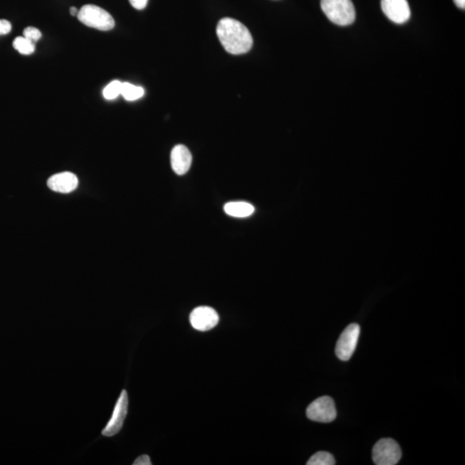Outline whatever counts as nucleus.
Wrapping results in <instances>:
<instances>
[{
	"mask_svg": "<svg viewBox=\"0 0 465 465\" xmlns=\"http://www.w3.org/2000/svg\"><path fill=\"white\" fill-rule=\"evenodd\" d=\"M79 20L90 28L108 31L114 28L115 20L107 11L98 6L85 5L77 15Z\"/></svg>",
	"mask_w": 465,
	"mask_h": 465,
	"instance_id": "obj_3",
	"label": "nucleus"
},
{
	"mask_svg": "<svg viewBox=\"0 0 465 465\" xmlns=\"http://www.w3.org/2000/svg\"><path fill=\"white\" fill-rule=\"evenodd\" d=\"M79 185L75 174L69 172L54 174L48 180V186L53 192L67 194L75 191Z\"/></svg>",
	"mask_w": 465,
	"mask_h": 465,
	"instance_id": "obj_11",
	"label": "nucleus"
},
{
	"mask_svg": "<svg viewBox=\"0 0 465 465\" xmlns=\"http://www.w3.org/2000/svg\"><path fill=\"white\" fill-rule=\"evenodd\" d=\"M381 6L390 21L402 25L409 20L411 11L408 0H381Z\"/></svg>",
	"mask_w": 465,
	"mask_h": 465,
	"instance_id": "obj_9",
	"label": "nucleus"
},
{
	"mask_svg": "<svg viewBox=\"0 0 465 465\" xmlns=\"http://www.w3.org/2000/svg\"><path fill=\"white\" fill-rule=\"evenodd\" d=\"M217 37L227 52L238 56L253 46V37L243 23L230 18L221 19L216 27Z\"/></svg>",
	"mask_w": 465,
	"mask_h": 465,
	"instance_id": "obj_1",
	"label": "nucleus"
},
{
	"mask_svg": "<svg viewBox=\"0 0 465 465\" xmlns=\"http://www.w3.org/2000/svg\"><path fill=\"white\" fill-rule=\"evenodd\" d=\"M130 5L137 10H143L147 5L149 0H129Z\"/></svg>",
	"mask_w": 465,
	"mask_h": 465,
	"instance_id": "obj_19",
	"label": "nucleus"
},
{
	"mask_svg": "<svg viewBox=\"0 0 465 465\" xmlns=\"http://www.w3.org/2000/svg\"><path fill=\"white\" fill-rule=\"evenodd\" d=\"M401 457V448L397 442L392 439L380 440L372 450V459L377 465H395Z\"/></svg>",
	"mask_w": 465,
	"mask_h": 465,
	"instance_id": "obj_4",
	"label": "nucleus"
},
{
	"mask_svg": "<svg viewBox=\"0 0 465 465\" xmlns=\"http://www.w3.org/2000/svg\"><path fill=\"white\" fill-rule=\"evenodd\" d=\"M192 155L184 145H177L170 153V165L178 175H184L191 168Z\"/></svg>",
	"mask_w": 465,
	"mask_h": 465,
	"instance_id": "obj_10",
	"label": "nucleus"
},
{
	"mask_svg": "<svg viewBox=\"0 0 465 465\" xmlns=\"http://www.w3.org/2000/svg\"><path fill=\"white\" fill-rule=\"evenodd\" d=\"M359 335L360 327L358 324H350L345 329L336 344L335 354L338 359L347 361L352 358L356 350Z\"/></svg>",
	"mask_w": 465,
	"mask_h": 465,
	"instance_id": "obj_5",
	"label": "nucleus"
},
{
	"mask_svg": "<svg viewBox=\"0 0 465 465\" xmlns=\"http://www.w3.org/2000/svg\"><path fill=\"white\" fill-rule=\"evenodd\" d=\"M134 465H151L152 464V462H151L150 457L147 455H142L137 457V459L135 460V462L133 463Z\"/></svg>",
	"mask_w": 465,
	"mask_h": 465,
	"instance_id": "obj_20",
	"label": "nucleus"
},
{
	"mask_svg": "<svg viewBox=\"0 0 465 465\" xmlns=\"http://www.w3.org/2000/svg\"><path fill=\"white\" fill-rule=\"evenodd\" d=\"M129 407V397L125 390H123L116 401L112 416L103 429L102 435L104 437H112L118 434L123 428L124 421L128 414Z\"/></svg>",
	"mask_w": 465,
	"mask_h": 465,
	"instance_id": "obj_7",
	"label": "nucleus"
},
{
	"mask_svg": "<svg viewBox=\"0 0 465 465\" xmlns=\"http://www.w3.org/2000/svg\"><path fill=\"white\" fill-rule=\"evenodd\" d=\"M308 465H333L335 464V457L327 452H319L314 454L307 462Z\"/></svg>",
	"mask_w": 465,
	"mask_h": 465,
	"instance_id": "obj_15",
	"label": "nucleus"
},
{
	"mask_svg": "<svg viewBox=\"0 0 465 465\" xmlns=\"http://www.w3.org/2000/svg\"><path fill=\"white\" fill-rule=\"evenodd\" d=\"M13 48L17 50L18 53L25 54V56H30L33 54L36 46L34 42L29 40L25 37H16L13 41Z\"/></svg>",
	"mask_w": 465,
	"mask_h": 465,
	"instance_id": "obj_14",
	"label": "nucleus"
},
{
	"mask_svg": "<svg viewBox=\"0 0 465 465\" xmlns=\"http://www.w3.org/2000/svg\"><path fill=\"white\" fill-rule=\"evenodd\" d=\"M255 209L247 202H230L224 205V211L227 215L237 218H245L254 214Z\"/></svg>",
	"mask_w": 465,
	"mask_h": 465,
	"instance_id": "obj_12",
	"label": "nucleus"
},
{
	"mask_svg": "<svg viewBox=\"0 0 465 465\" xmlns=\"http://www.w3.org/2000/svg\"><path fill=\"white\" fill-rule=\"evenodd\" d=\"M79 11L78 10L76 7H71L70 8V14L72 16H77L78 13H79Z\"/></svg>",
	"mask_w": 465,
	"mask_h": 465,
	"instance_id": "obj_22",
	"label": "nucleus"
},
{
	"mask_svg": "<svg viewBox=\"0 0 465 465\" xmlns=\"http://www.w3.org/2000/svg\"><path fill=\"white\" fill-rule=\"evenodd\" d=\"M144 89L130 83H122L121 95L127 101H135L144 96Z\"/></svg>",
	"mask_w": 465,
	"mask_h": 465,
	"instance_id": "obj_13",
	"label": "nucleus"
},
{
	"mask_svg": "<svg viewBox=\"0 0 465 465\" xmlns=\"http://www.w3.org/2000/svg\"><path fill=\"white\" fill-rule=\"evenodd\" d=\"M321 9L329 20L340 26L350 25L356 18L352 0H321Z\"/></svg>",
	"mask_w": 465,
	"mask_h": 465,
	"instance_id": "obj_2",
	"label": "nucleus"
},
{
	"mask_svg": "<svg viewBox=\"0 0 465 465\" xmlns=\"http://www.w3.org/2000/svg\"><path fill=\"white\" fill-rule=\"evenodd\" d=\"M11 30V23L6 19H0V36L9 34Z\"/></svg>",
	"mask_w": 465,
	"mask_h": 465,
	"instance_id": "obj_18",
	"label": "nucleus"
},
{
	"mask_svg": "<svg viewBox=\"0 0 465 465\" xmlns=\"http://www.w3.org/2000/svg\"><path fill=\"white\" fill-rule=\"evenodd\" d=\"M23 37H25L27 39H29L30 41L34 42H37L39 40H40L42 37V33L41 31L39 30L37 28H35V27H27L25 30H23Z\"/></svg>",
	"mask_w": 465,
	"mask_h": 465,
	"instance_id": "obj_17",
	"label": "nucleus"
},
{
	"mask_svg": "<svg viewBox=\"0 0 465 465\" xmlns=\"http://www.w3.org/2000/svg\"><path fill=\"white\" fill-rule=\"evenodd\" d=\"M454 1L455 5L460 8V9L464 10L465 8V0H453Z\"/></svg>",
	"mask_w": 465,
	"mask_h": 465,
	"instance_id": "obj_21",
	"label": "nucleus"
},
{
	"mask_svg": "<svg viewBox=\"0 0 465 465\" xmlns=\"http://www.w3.org/2000/svg\"><path fill=\"white\" fill-rule=\"evenodd\" d=\"M122 82L118 80L112 81L104 89L103 95L104 99L107 100H112L118 98L121 95Z\"/></svg>",
	"mask_w": 465,
	"mask_h": 465,
	"instance_id": "obj_16",
	"label": "nucleus"
},
{
	"mask_svg": "<svg viewBox=\"0 0 465 465\" xmlns=\"http://www.w3.org/2000/svg\"><path fill=\"white\" fill-rule=\"evenodd\" d=\"M306 414L309 420L317 422L328 423L335 420L337 411L335 403L329 397L317 398L316 400L310 403Z\"/></svg>",
	"mask_w": 465,
	"mask_h": 465,
	"instance_id": "obj_6",
	"label": "nucleus"
},
{
	"mask_svg": "<svg viewBox=\"0 0 465 465\" xmlns=\"http://www.w3.org/2000/svg\"><path fill=\"white\" fill-rule=\"evenodd\" d=\"M192 328L201 332L211 330L219 323V316L214 309L201 306L192 310L190 315Z\"/></svg>",
	"mask_w": 465,
	"mask_h": 465,
	"instance_id": "obj_8",
	"label": "nucleus"
}]
</instances>
